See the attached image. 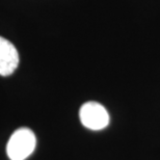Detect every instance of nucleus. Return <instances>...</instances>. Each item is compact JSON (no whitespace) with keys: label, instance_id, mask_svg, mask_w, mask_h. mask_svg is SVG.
I'll use <instances>...</instances> for the list:
<instances>
[{"label":"nucleus","instance_id":"obj_3","mask_svg":"<svg viewBox=\"0 0 160 160\" xmlns=\"http://www.w3.org/2000/svg\"><path fill=\"white\" fill-rule=\"evenodd\" d=\"M19 65V53L11 42L0 37V75L12 74Z\"/></svg>","mask_w":160,"mask_h":160},{"label":"nucleus","instance_id":"obj_1","mask_svg":"<svg viewBox=\"0 0 160 160\" xmlns=\"http://www.w3.org/2000/svg\"><path fill=\"white\" fill-rule=\"evenodd\" d=\"M37 139L28 128H20L12 134L6 146V153L11 160H25L34 151Z\"/></svg>","mask_w":160,"mask_h":160},{"label":"nucleus","instance_id":"obj_2","mask_svg":"<svg viewBox=\"0 0 160 160\" xmlns=\"http://www.w3.org/2000/svg\"><path fill=\"white\" fill-rule=\"evenodd\" d=\"M82 125L94 131L102 130L109 124V114L103 105L97 102H88L83 104L79 111Z\"/></svg>","mask_w":160,"mask_h":160}]
</instances>
